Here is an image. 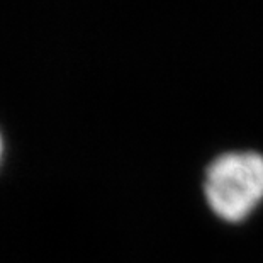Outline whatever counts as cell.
<instances>
[{"mask_svg": "<svg viewBox=\"0 0 263 263\" xmlns=\"http://www.w3.org/2000/svg\"><path fill=\"white\" fill-rule=\"evenodd\" d=\"M204 195L219 219L246 221L263 202V155L229 151L214 158L205 170Z\"/></svg>", "mask_w": 263, "mask_h": 263, "instance_id": "1", "label": "cell"}, {"mask_svg": "<svg viewBox=\"0 0 263 263\" xmlns=\"http://www.w3.org/2000/svg\"><path fill=\"white\" fill-rule=\"evenodd\" d=\"M0 156H2V138H0Z\"/></svg>", "mask_w": 263, "mask_h": 263, "instance_id": "2", "label": "cell"}]
</instances>
